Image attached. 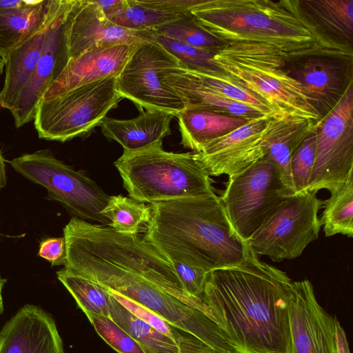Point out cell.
Returning a JSON list of instances; mask_svg holds the SVG:
<instances>
[{
	"instance_id": "obj_1",
	"label": "cell",
	"mask_w": 353,
	"mask_h": 353,
	"mask_svg": "<svg viewBox=\"0 0 353 353\" xmlns=\"http://www.w3.org/2000/svg\"><path fill=\"white\" fill-rule=\"evenodd\" d=\"M292 283L255 254L208 272L202 301L232 353H291Z\"/></svg>"
},
{
	"instance_id": "obj_2",
	"label": "cell",
	"mask_w": 353,
	"mask_h": 353,
	"mask_svg": "<svg viewBox=\"0 0 353 353\" xmlns=\"http://www.w3.org/2000/svg\"><path fill=\"white\" fill-rule=\"evenodd\" d=\"M172 273L150 246L125 243L93 257L82 276L192 333L216 353H232L213 320L165 290Z\"/></svg>"
},
{
	"instance_id": "obj_3",
	"label": "cell",
	"mask_w": 353,
	"mask_h": 353,
	"mask_svg": "<svg viewBox=\"0 0 353 353\" xmlns=\"http://www.w3.org/2000/svg\"><path fill=\"white\" fill-rule=\"evenodd\" d=\"M150 208L145 237L171 261L209 272L241 264L254 254L216 194L165 201Z\"/></svg>"
},
{
	"instance_id": "obj_4",
	"label": "cell",
	"mask_w": 353,
	"mask_h": 353,
	"mask_svg": "<svg viewBox=\"0 0 353 353\" xmlns=\"http://www.w3.org/2000/svg\"><path fill=\"white\" fill-rule=\"evenodd\" d=\"M190 12L223 45L262 43L289 51L352 48L319 29L305 14L300 0H200Z\"/></svg>"
},
{
	"instance_id": "obj_5",
	"label": "cell",
	"mask_w": 353,
	"mask_h": 353,
	"mask_svg": "<svg viewBox=\"0 0 353 353\" xmlns=\"http://www.w3.org/2000/svg\"><path fill=\"white\" fill-rule=\"evenodd\" d=\"M336 51L321 47L289 51L267 43H232L215 52L212 63L277 112L316 122L320 116L301 83L289 74V65L296 58Z\"/></svg>"
},
{
	"instance_id": "obj_6",
	"label": "cell",
	"mask_w": 353,
	"mask_h": 353,
	"mask_svg": "<svg viewBox=\"0 0 353 353\" xmlns=\"http://www.w3.org/2000/svg\"><path fill=\"white\" fill-rule=\"evenodd\" d=\"M114 164L130 197L139 202L152 204L215 194L213 181L195 152H167L159 143L138 151H123Z\"/></svg>"
},
{
	"instance_id": "obj_7",
	"label": "cell",
	"mask_w": 353,
	"mask_h": 353,
	"mask_svg": "<svg viewBox=\"0 0 353 353\" xmlns=\"http://www.w3.org/2000/svg\"><path fill=\"white\" fill-rule=\"evenodd\" d=\"M122 99L117 77L103 79L41 99L34 117L40 139L65 142L85 137Z\"/></svg>"
},
{
	"instance_id": "obj_8",
	"label": "cell",
	"mask_w": 353,
	"mask_h": 353,
	"mask_svg": "<svg viewBox=\"0 0 353 353\" xmlns=\"http://www.w3.org/2000/svg\"><path fill=\"white\" fill-rule=\"evenodd\" d=\"M9 163L25 178L44 187L50 199L60 203L74 217L110 225L102 214L110 196L85 173L59 160L50 150L24 154Z\"/></svg>"
},
{
	"instance_id": "obj_9",
	"label": "cell",
	"mask_w": 353,
	"mask_h": 353,
	"mask_svg": "<svg viewBox=\"0 0 353 353\" xmlns=\"http://www.w3.org/2000/svg\"><path fill=\"white\" fill-rule=\"evenodd\" d=\"M323 203L314 191L288 196L247 240L250 248L257 256L276 262L300 256L319 238Z\"/></svg>"
},
{
	"instance_id": "obj_10",
	"label": "cell",
	"mask_w": 353,
	"mask_h": 353,
	"mask_svg": "<svg viewBox=\"0 0 353 353\" xmlns=\"http://www.w3.org/2000/svg\"><path fill=\"white\" fill-rule=\"evenodd\" d=\"M292 194L278 167L265 156L229 176L220 199L234 230L247 241L267 216Z\"/></svg>"
},
{
	"instance_id": "obj_11",
	"label": "cell",
	"mask_w": 353,
	"mask_h": 353,
	"mask_svg": "<svg viewBox=\"0 0 353 353\" xmlns=\"http://www.w3.org/2000/svg\"><path fill=\"white\" fill-rule=\"evenodd\" d=\"M179 65V61L159 44L139 38L117 77L118 92L132 101L140 112L143 108L161 110L176 117L187 105L162 81V74Z\"/></svg>"
},
{
	"instance_id": "obj_12",
	"label": "cell",
	"mask_w": 353,
	"mask_h": 353,
	"mask_svg": "<svg viewBox=\"0 0 353 353\" xmlns=\"http://www.w3.org/2000/svg\"><path fill=\"white\" fill-rule=\"evenodd\" d=\"M315 162L307 191L341 186L353 172V80L334 108L314 125Z\"/></svg>"
},
{
	"instance_id": "obj_13",
	"label": "cell",
	"mask_w": 353,
	"mask_h": 353,
	"mask_svg": "<svg viewBox=\"0 0 353 353\" xmlns=\"http://www.w3.org/2000/svg\"><path fill=\"white\" fill-rule=\"evenodd\" d=\"M73 0H51L48 32L36 68L10 110L15 126L34 119L37 105L68 60L65 23Z\"/></svg>"
},
{
	"instance_id": "obj_14",
	"label": "cell",
	"mask_w": 353,
	"mask_h": 353,
	"mask_svg": "<svg viewBox=\"0 0 353 353\" xmlns=\"http://www.w3.org/2000/svg\"><path fill=\"white\" fill-rule=\"evenodd\" d=\"M336 320L319 303L310 281H293L289 303L291 353H338Z\"/></svg>"
},
{
	"instance_id": "obj_15",
	"label": "cell",
	"mask_w": 353,
	"mask_h": 353,
	"mask_svg": "<svg viewBox=\"0 0 353 353\" xmlns=\"http://www.w3.org/2000/svg\"><path fill=\"white\" fill-rule=\"evenodd\" d=\"M353 55L321 53L291 60L288 72L303 88L320 119L353 80Z\"/></svg>"
},
{
	"instance_id": "obj_16",
	"label": "cell",
	"mask_w": 353,
	"mask_h": 353,
	"mask_svg": "<svg viewBox=\"0 0 353 353\" xmlns=\"http://www.w3.org/2000/svg\"><path fill=\"white\" fill-rule=\"evenodd\" d=\"M271 115L250 119L243 125L208 143L195 152L210 176L238 174L266 156L263 138Z\"/></svg>"
},
{
	"instance_id": "obj_17",
	"label": "cell",
	"mask_w": 353,
	"mask_h": 353,
	"mask_svg": "<svg viewBox=\"0 0 353 353\" xmlns=\"http://www.w3.org/2000/svg\"><path fill=\"white\" fill-rule=\"evenodd\" d=\"M69 59L85 52L119 44H132L139 38L105 16L97 1L73 0L65 23Z\"/></svg>"
},
{
	"instance_id": "obj_18",
	"label": "cell",
	"mask_w": 353,
	"mask_h": 353,
	"mask_svg": "<svg viewBox=\"0 0 353 353\" xmlns=\"http://www.w3.org/2000/svg\"><path fill=\"white\" fill-rule=\"evenodd\" d=\"M0 353H65L52 316L26 304L0 331Z\"/></svg>"
},
{
	"instance_id": "obj_19",
	"label": "cell",
	"mask_w": 353,
	"mask_h": 353,
	"mask_svg": "<svg viewBox=\"0 0 353 353\" xmlns=\"http://www.w3.org/2000/svg\"><path fill=\"white\" fill-rule=\"evenodd\" d=\"M137 42L100 48L69 59L61 73L49 85L41 99L52 98L103 79L117 77Z\"/></svg>"
},
{
	"instance_id": "obj_20",
	"label": "cell",
	"mask_w": 353,
	"mask_h": 353,
	"mask_svg": "<svg viewBox=\"0 0 353 353\" xmlns=\"http://www.w3.org/2000/svg\"><path fill=\"white\" fill-rule=\"evenodd\" d=\"M174 115L161 110L141 111L131 119L105 117L100 124L103 134L115 141L123 151L134 152L163 143L170 134V123Z\"/></svg>"
},
{
	"instance_id": "obj_21",
	"label": "cell",
	"mask_w": 353,
	"mask_h": 353,
	"mask_svg": "<svg viewBox=\"0 0 353 353\" xmlns=\"http://www.w3.org/2000/svg\"><path fill=\"white\" fill-rule=\"evenodd\" d=\"M314 123L290 114L275 113L269 118L265 126L263 142L266 156L278 167L285 185L292 194L290 161Z\"/></svg>"
},
{
	"instance_id": "obj_22",
	"label": "cell",
	"mask_w": 353,
	"mask_h": 353,
	"mask_svg": "<svg viewBox=\"0 0 353 353\" xmlns=\"http://www.w3.org/2000/svg\"><path fill=\"white\" fill-rule=\"evenodd\" d=\"M162 81L182 98L187 105L186 108L212 110L250 119L271 115L213 92L199 82L182 65L170 68L163 72Z\"/></svg>"
},
{
	"instance_id": "obj_23",
	"label": "cell",
	"mask_w": 353,
	"mask_h": 353,
	"mask_svg": "<svg viewBox=\"0 0 353 353\" xmlns=\"http://www.w3.org/2000/svg\"><path fill=\"white\" fill-rule=\"evenodd\" d=\"M200 0H122L108 19L132 32L145 31L191 15Z\"/></svg>"
},
{
	"instance_id": "obj_24",
	"label": "cell",
	"mask_w": 353,
	"mask_h": 353,
	"mask_svg": "<svg viewBox=\"0 0 353 353\" xmlns=\"http://www.w3.org/2000/svg\"><path fill=\"white\" fill-rule=\"evenodd\" d=\"M50 1L43 25L13 48L3 60L6 73L3 86L0 91V105L10 111L32 76L41 53L50 19Z\"/></svg>"
},
{
	"instance_id": "obj_25",
	"label": "cell",
	"mask_w": 353,
	"mask_h": 353,
	"mask_svg": "<svg viewBox=\"0 0 353 353\" xmlns=\"http://www.w3.org/2000/svg\"><path fill=\"white\" fill-rule=\"evenodd\" d=\"M176 117L181 134V143L194 152H199L210 141L230 133L253 119L189 108L181 110Z\"/></svg>"
},
{
	"instance_id": "obj_26",
	"label": "cell",
	"mask_w": 353,
	"mask_h": 353,
	"mask_svg": "<svg viewBox=\"0 0 353 353\" xmlns=\"http://www.w3.org/2000/svg\"><path fill=\"white\" fill-rule=\"evenodd\" d=\"M50 0L28 1L23 6L0 10V57L36 32L45 23Z\"/></svg>"
},
{
	"instance_id": "obj_27",
	"label": "cell",
	"mask_w": 353,
	"mask_h": 353,
	"mask_svg": "<svg viewBox=\"0 0 353 353\" xmlns=\"http://www.w3.org/2000/svg\"><path fill=\"white\" fill-rule=\"evenodd\" d=\"M303 10L323 32L352 46L353 0H300Z\"/></svg>"
},
{
	"instance_id": "obj_28",
	"label": "cell",
	"mask_w": 353,
	"mask_h": 353,
	"mask_svg": "<svg viewBox=\"0 0 353 353\" xmlns=\"http://www.w3.org/2000/svg\"><path fill=\"white\" fill-rule=\"evenodd\" d=\"M109 294V317L139 343L146 353H181L173 340L134 315L112 295Z\"/></svg>"
},
{
	"instance_id": "obj_29",
	"label": "cell",
	"mask_w": 353,
	"mask_h": 353,
	"mask_svg": "<svg viewBox=\"0 0 353 353\" xmlns=\"http://www.w3.org/2000/svg\"><path fill=\"white\" fill-rule=\"evenodd\" d=\"M323 201L320 223L325 236H353V172Z\"/></svg>"
},
{
	"instance_id": "obj_30",
	"label": "cell",
	"mask_w": 353,
	"mask_h": 353,
	"mask_svg": "<svg viewBox=\"0 0 353 353\" xmlns=\"http://www.w3.org/2000/svg\"><path fill=\"white\" fill-rule=\"evenodd\" d=\"M107 292L134 315L173 340L181 353H216L213 349L192 333L171 323L159 315L121 295L108 290Z\"/></svg>"
},
{
	"instance_id": "obj_31",
	"label": "cell",
	"mask_w": 353,
	"mask_h": 353,
	"mask_svg": "<svg viewBox=\"0 0 353 353\" xmlns=\"http://www.w3.org/2000/svg\"><path fill=\"white\" fill-rule=\"evenodd\" d=\"M57 276L84 313L109 316L110 297L105 288L65 268L57 271Z\"/></svg>"
},
{
	"instance_id": "obj_32",
	"label": "cell",
	"mask_w": 353,
	"mask_h": 353,
	"mask_svg": "<svg viewBox=\"0 0 353 353\" xmlns=\"http://www.w3.org/2000/svg\"><path fill=\"white\" fill-rule=\"evenodd\" d=\"M102 214L111 223L110 227L125 234H136L141 226L149 222L151 215L150 205L131 197L122 195L110 196Z\"/></svg>"
},
{
	"instance_id": "obj_33",
	"label": "cell",
	"mask_w": 353,
	"mask_h": 353,
	"mask_svg": "<svg viewBox=\"0 0 353 353\" xmlns=\"http://www.w3.org/2000/svg\"><path fill=\"white\" fill-rule=\"evenodd\" d=\"M145 31L159 34L197 48L217 50L224 46L221 41L203 29L192 14L187 17Z\"/></svg>"
},
{
	"instance_id": "obj_34",
	"label": "cell",
	"mask_w": 353,
	"mask_h": 353,
	"mask_svg": "<svg viewBox=\"0 0 353 353\" xmlns=\"http://www.w3.org/2000/svg\"><path fill=\"white\" fill-rule=\"evenodd\" d=\"M316 145V134L312 129L292 157L290 174L294 194L307 192L315 162Z\"/></svg>"
},
{
	"instance_id": "obj_35",
	"label": "cell",
	"mask_w": 353,
	"mask_h": 353,
	"mask_svg": "<svg viewBox=\"0 0 353 353\" xmlns=\"http://www.w3.org/2000/svg\"><path fill=\"white\" fill-rule=\"evenodd\" d=\"M97 334L119 353H146L125 330L109 316L85 313Z\"/></svg>"
},
{
	"instance_id": "obj_36",
	"label": "cell",
	"mask_w": 353,
	"mask_h": 353,
	"mask_svg": "<svg viewBox=\"0 0 353 353\" xmlns=\"http://www.w3.org/2000/svg\"><path fill=\"white\" fill-rule=\"evenodd\" d=\"M171 262L187 293L202 300L208 272L201 268L183 263L174 261Z\"/></svg>"
},
{
	"instance_id": "obj_37",
	"label": "cell",
	"mask_w": 353,
	"mask_h": 353,
	"mask_svg": "<svg viewBox=\"0 0 353 353\" xmlns=\"http://www.w3.org/2000/svg\"><path fill=\"white\" fill-rule=\"evenodd\" d=\"M38 254L52 263V265H64L65 241L64 237L49 238L40 245Z\"/></svg>"
},
{
	"instance_id": "obj_38",
	"label": "cell",
	"mask_w": 353,
	"mask_h": 353,
	"mask_svg": "<svg viewBox=\"0 0 353 353\" xmlns=\"http://www.w3.org/2000/svg\"><path fill=\"white\" fill-rule=\"evenodd\" d=\"M336 328L338 353H350L345 332L338 320H336Z\"/></svg>"
},
{
	"instance_id": "obj_39",
	"label": "cell",
	"mask_w": 353,
	"mask_h": 353,
	"mask_svg": "<svg viewBox=\"0 0 353 353\" xmlns=\"http://www.w3.org/2000/svg\"><path fill=\"white\" fill-rule=\"evenodd\" d=\"M6 185L5 161L0 151V191Z\"/></svg>"
},
{
	"instance_id": "obj_40",
	"label": "cell",
	"mask_w": 353,
	"mask_h": 353,
	"mask_svg": "<svg viewBox=\"0 0 353 353\" xmlns=\"http://www.w3.org/2000/svg\"><path fill=\"white\" fill-rule=\"evenodd\" d=\"M6 282V279L2 278L1 276L0 275V314L3 313L4 310L2 299V290Z\"/></svg>"
},
{
	"instance_id": "obj_41",
	"label": "cell",
	"mask_w": 353,
	"mask_h": 353,
	"mask_svg": "<svg viewBox=\"0 0 353 353\" xmlns=\"http://www.w3.org/2000/svg\"><path fill=\"white\" fill-rule=\"evenodd\" d=\"M5 66L4 61L1 57H0V75L3 72V67Z\"/></svg>"
}]
</instances>
